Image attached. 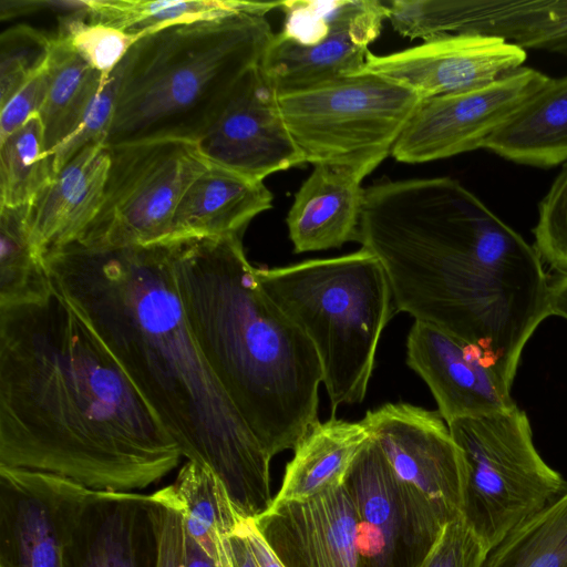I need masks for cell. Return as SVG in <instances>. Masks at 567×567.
I'll return each instance as SVG.
<instances>
[{"label": "cell", "instance_id": "4316f807", "mask_svg": "<svg viewBox=\"0 0 567 567\" xmlns=\"http://www.w3.org/2000/svg\"><path fill=\"white\" fill-rule=\"evenodd\" d=\"M171 487L187 535L220 567H233L228 536L244 517L221 483L209 470L187 461Z\"/></svg>", "mask_w": 567, "mask_h": 567}, {"label": "cell", "instance_id": "f35d334b", "mask_svg": "<svg viewBox=\"0 0 567 567\" xmlns=\"http://www.w3.org/2000/svg\"><path fill=\"white\" fill-rule=\"evenodd\" d=\"M68 14L83 13L87 10V0H2L0 18L8 20L41 11Z\"/></svg>", "mask_w": 567, "mask_h": 567}, {"label": "cell", "instance_id": "2e32d148", "mask_svg": "<svg viewBox=\"0 0 567 567\" xmlns=\"http://www.w3.org/2000/svg\"><path fill=\"white\" fill-rule=\"evenodd\" d=\"M198 144L210 164L257 181L307 163L286 124L279 96L260 65L246 74Z\"/></svg>", "mask_w": 567, "mask_h": 567}, {"label": "cell", "instance_id": "74e56055", "mask_svg": "<svg viewBox=\"0 0 567 567\" xmlns=\"http://www.w3.org/2000/svg\"><path fill=\"white\" fill-rule=\"evenodd\" d=\"M49 85L50 71L49 65H47L13 94L4 105L0 106V141L40 113Z\"/></svg>", "mask_w": 567, "mask_h": 567}, {"label": "cell", "instance_id": "83f0119b", "mask_svg": "<svg viewBox=\"0 0 567 567\" xmlns=\"http://www.w3.org/2000/svg\"><path fill=\"white\" fill-rule=\"evenodd\" d=\"M50 85L39 113L48 154L81 124L107 78L91 68L62 39L53 37L49 59Z\"/></svg>", "mask_w": 567, "mask_h": 567}, {"label": "cell", "instance_id": "484cf974", "mask_svg": "<svg viewBox=\"0 0 567 567\" xmlns=\"http://www.w3.org/2000/svg\"><path fill=\"white\" fill-rule=\"evenodd\" d=\"M280 1L240 0H87L85 17L117 28L135 38L159 29L235 13L266 16Z\"/></svg>", "mask_w": 567, "mask_h": 567}, {"label": "cell", "instance_id": "5bb4252c", "mask_svg": "<svg viewBox=\"0 0 567 567\" xmlns=\"http://www.w3.org/2000/svg\"><path fill=\"white\" fill-rule=\"evenodd\" d=\"M89 489L55 474L0 466V567H70Z\"/></svg>", "mask_w": 567, "mask_h": 567}, {"label": "cell", "instance_id": "7a4b0ae2", "mask_svg": "<svg viewBox=\"0 0 567 567\" xmlns=\"http://www.w3.org/2000/svg\"><path fill=\"white\" fill-rule=\"evenodd\" d=\"M357 241L383 265L395 313L471 344L512 388L527 341L551 316L534 247L450 177L364 188Z\"/></svg>", "mask_w": 567, "mask_h": 567}, {"label": "cell", "instance_id": "d590c367", "mask_svg": "<svg viewBox=\"0 0 567 567\" xmlns=\"http://www.w3.org/2000/svg\"><path fill=\"white\" fill-rule=\"evenodd\" d=\"M488 550L460 518L445 525L419 567H483Z\"/></svg>", "mask_w": 567, "mask_h": 567}, {"label": "cell", "instance_id": "4dcf8cb0", "mask_svg": "<svg viewBox=\"0 0 567 567\" xmlns=\"http://www.w3.org/2000/svg\"><path fill=\"white\" fill-rule=\"evenodd\" d=\"M53 175L39 114L0 141V207L32 203Z\"/></svg>", "mask_w": 567, "mask_h": 567}, {"label": "cell", "instance_id": "b9f144b4", "mask_svg": "<svg viewBox=\"0 0 567 567\" xmlns=\"http://www.w3.org/2000/svg\"><path fill=\"white\" fill-rule=\"evenodd\" d=\"M550 313L567 319V276H559L550 281Z\"/></svg>", "mask_w": 567, "mask_h": 567}, {"label": "cell", "instance_id": "603a6c76", "mask_svg": "<svg viewBox=\"0 0 567 567\" xmlns=\"http://www.w3.org/2000/svg\"><path fill=\"white\" fill-rule=\"evenodd\" d=\"M272 199L264 181L210 164L179 200L167 243L241 235L252 218L272 207Z\"/></svg>", "mask_w": 567, "mask_h": 567}, {"label": "cell", "instance_id": "44dd1931", "mask_svg": "<svg viewBox=\"0 0 567 567\" xmlns=\"http://www.w3.org/2000/svg\"><path fill=\"white\" fill-rule=\"evenodd\" d=\"M110 148L89 145L74 155L29 204L30 239L45 257L80 241L103 203Z\"/></svg>", "mask_w": 567, "mask_h": 567}, {"label": "cell", "instance_id": "f546056e", "mask_svg": "<svg viewBox=\"0 0 567 567\" xmlns=\"http://www.w3.org/2000/svg\"><path fill=\"white\" fill-rule=\"evenodd\" d=\"M483 567H567V492L514 527Z\"/></svg>", "mask_w": 567, "mask_h": 567}, {"label": "cell", "instance_id": "ffe728a7", "mask_svg": "<svg viewBox=\"0 0 567 567\" xmlns=\"http://www.w3.org/2000/svg\"><path fill=\"white\" fill-rule=\"evenodd\" d=\"M152 494L89 489L75 517L70 567H156Z\"/></svg>", "mask_w": 567, "mask_h": 567}, {"label": "cell", "instance_id": "6da1fadb", "mask_svg": "<svg viewBox=\"0 0 567 567\" xmlns=\"http://www.w3.org/2000/svg\"><path fill=\"white\" fill-rule=\"evenodd\" d=\"M182 452L94 330L55 290L0 308V466L135 492Z\"/></svg>", "mask_w": 567, "mask_h": 567}, {"label": "cell", "instance_id": "52a82bcc", "mask_svg": "<svg viewBox=\"0 0 567 567\" xmlns=\"http://www.w3.org/2000/svg\"><path fill=\"white\" fill-rule=\"evenodd\" d=\"M447 426L464 462L462 519L488 551L567 492V481L537 452L529 420L517 405Z\"/></svg>", "mask_w": 567, "mask_h": 567}, {"label": "cell", "instance_id": "7c38bea8", "mask_svg": "<svg viewBox=\"0 0 567 567\" xmlns=\"http://www.w3.org/2000/svg\"><path fill=\"white\" fill-rule=\"evenodd\" d=\"M550 78L522 66L464 92L421 100L391 155L424 163L483 148L488 137Z\"/></svg>", "mask_w": 567, "mask_h": 567}, {"label": "cell", "instance_id": "8fae6325", "mask_svg": "<svg viewBox=\"0 0 567 567\" xmlns=\"http://www.w3.org/2000/svg\"><path fill=\"white\" fill-rule=\"evenodd\" d=\"M343 484L355 512L361 567H419L449 524L393 472L371 435Z\"/></svg>", "mask_w": 567, "mask_h": 567}, {"label": "cell", "instance_id": "8d00e7d4", "mask_svg": "<svg viewBox=\"0 0 567 567\" xmlns=\"http://www.w3.org/2000/svg\"><path fill=\"white\" fill-rule=\"evenodd\" d=\"M152 496L158 538L156 567H185V526L174 492L168 485Z\"/></svg>", "mask_w": 567, "mask_h": 567}, {"label": "cell", "instance_id": "1f68e13d", "mask_svg": "<svg viewBox=\"0 0 567 567\" xmlns=\"http://www.w3.org/2000/svg\"><path fill=\"white\" fill-rule=\"evenodd\" d=\"M85 13L59 18L55 37L70 48L91 68L107 78L123 61L137 38L107 24L92 22Z\"/></svg>", "mask_w": 567, "mask_h": 567}, {"label": "cell", "instance_id": "cb8c5ba5", "mask_svg": "<svg viewBox=\"0 0 567 567\" xmlns=\"http://www.w3.org/2000/svg\"><path fill=\"white\" fill-rule=\"evenodd\" d=\"M483 148L522 165L567 163V75L549 82L517 109Z\"/></svg>", "mask_w": 567, "mask_h": 567}, {"label": "cell", "instance_id": "60d3db41", "mask_svg": "<svg viewBox=\"0 0 567 567\" xmlns=\"http://www.w3.org/2000/svg\"><path fill=\"white\" fill-rule=\"evenodd\" d=\"M241 519L228 536L233 567H259L243 530Z\"/></svg>", "mask_w": 567, "mask_h": 567}, {"label": "cell", "instance_id": "5b68a950", "mask_svg": "<svg viewBox=\"0 0 567 567\" xmlns=\"http://www.w3.org/2000/svg\"><path fill=\"white\" fill-rule=\"evenodd\" d=\"M275 33L266 16L235 13L140 37L120 63L107 146L179 138L199 142Z\"/></svg>", "mask_w": 567, "mask_h": 567}, {"label": "cell", "instance_id": "30bf717a", "mask_svg": "<svg viewBox=\"0 0 567 567\" xmlns=\"http://www.w3.org/2000/svg\"><path fill=\"white\" fill-rule=\"evenodd\" d=\"M284 27L260 70L278 96L359 73L388 19L379 0L282 1Z\"/></svg>", "mask_w": 567, "mask_h": 567}, {"label": "cell", "instance_id": "ab89813d", "mask_svg": "<svg viewBox=\"0 0 567 567\" xmlns=\"http://www.w3.org/2000/svg\"><path fill=\"white\" fill-rule=\"evenodd\" d=\"M241 527L259 567H284L260 535L252 518H243Z\"/></svg>", "mask_w": 567, "mask_h": 567}, {"label": "cell", "instance_id": "d6a6232c", "mask_svg": "<svg viewBox=\"0 0 567 567\" xmlns=\"http://www.w3.org/2000/svg\"><path fill=\"white\" fill-rule=\"evenodd\" d=\"M53 37L27 24L0 35V106L4 105L49 62Z\"/></svg>", "mask_w": 567, "mask_h": 567}, {"label": "cell", "instance_id": "9a60e30c", "mask_svg": "<svg viewBox=\"0 0 567 567\" xmlns=\"http://www.w3.org/2000/svg\"><path fill=\"white\" fill-rule=\"evenodd\" d=\"M361 422L403 482L425 495L447 523L462 518L463 455L439 412L385 403Z\"/></svg>", "mask_w": 567, "mask_h": 567}, {"label": "cell", "instance_id": "9c48e42d", "mask_svg": "<svg viewBox=\"0 0 567 567\" xmlns=\"http://www.w3.org/2000/svg\"><path fill=\"white\" fill-rule=\"evenodd\" d=\"M109 148L102 206L75 245L117 250L167 243L179 200L210 165L198 142L163 138Z\"/></svg>", "mask_w": 567, "mask_h": 567}, {"label": "cell", "instance_id": "7bdbcfd3", "mask_svg": "<svg viewBox=\"0 0 567 567\" xmlns=\"http://www.w3.org/2000/svg\"><path fill=\"white\" fill-rule=\"evenodd\" d=\"M185 567H220L185 530Z\"/></svg>", "mask_w": 567, "mask_h": 567}, {"label": "cell", "instance_id": "e575fe53", "mask_svg": "<svg viewBox=\"0 0 567 567\" xmlns=\"http://www.w3.org/2000/svg\"><path fill=\"white\" fill-rule=\"evenodd\" d=\"M120 83L116 68L91 102L79 127L51 155L54 174L89 145L105 144L112 126Z\"/></svg>", "mask_w": 567, "mask_h": 567}, {"label": "cell", "instance_id": "3957f363", "mask_svg": "<svg viewBox=\"0 0 567 567\" xmlns=\"http://www.w3.org/2000/svg\"><path fill=\"white\" fill-rule=\"evenodd\" d=\"M55 290L94 330L178 445L209 470L244 518L269 508L270 460L200 350L168 243L71 245L45 257Z\"/></svg>", "mask_w": 567, "mask_h": 567}, {"label": "cell", "instance_id": "ac0fdd59", "mask_svg": "<svg viewBox=\"0 0 567 567\" xmlns=\"http://www.w3.org/2000/svg\"><path fill=\"white\" fill-rule=\"evenodd\" d=\"M406 363L427 384L446 424L516 406L512 388L477 349L430 323L411 327Z\"/></svg>", "mask_w": 567, "mask_h": 567}, {"label": "cell", "instance_id": "277c9868", "mask_svg": "<svg viewBox=\"0 0 567 567\" xmlns=\"http://www.w3.org/2000/svg\"><path fill=\"white\" fill-rule=\"evenodd\" d=\"M168 245L188 326L214 373L271 457L295 450L319 421L315 346L261 287L241 235Z\"/></svg>", "mask_w": 567, "mask_h": 567}, {"label": "cell", "instance_id": "e0dca14e", "mask_svg": "<svg viewBox=\"0 0 567 567\" xmlns=\"http://www.w3.org/2000/svg\"><path fill=\"white\" fill-rule=\"evenodd\" d=\"M526 58L525 50L495 37L446 34L385 55L369 51L359 73L395 80L423 100L489 84L522 68Z\"/></svg>", "mask_w": 567, "mask_h": 567}, {"label": "cell", "instance_id": "d6986e66", "mask_svg": "<svg viewBox=\"0 0 567 567\" xmlns=\"http://www.w3.org/2000/svg\"><path fill=\"white\" fill-rule=\"evenodd\" d=\"M252 519L284 567H361L355 512L344 484L306 501L272 502Z\"/></svg>", "mask_w": 567, "mask_h": 567}, {"label": "cell", "instance_id": "7402d4cb", "mask_svg": "<svg viewBox=\"0 0 567 567\" xmlns=\"http://www.w3.org/2000/svg\"><path fill=\"white\" fill-rule=\"evenodd\" d=\"M313 166L287 216L289 237L298 254L338 248L359 236L363 179L344 168Z\"/></svg>", "mask_w": 567, "mask_h": 567}, {"label": "cell", "instance_id": "f1b7e54d", "mask_svg": "<svg viewBox=\"0 0 567 567\" xmlns=\"http://www.w3.org/2000/svg\"><path fill=\"white\" fill-rule=\"evenodd\" d=\"M29 204L0 207V308L41 303L55 288L45 260L33 247Z\"/></svg>", "mask_w": 567, "mask_h": 567}, {"label": "cell", "instance_id": "ba28073f", "mask_svg": "<svg viewBox=\"0 0 567 567\" xmlns=\"http://www.w3.org/2000/svg\"><path fill=\"white\" fill-rule=\"evenodd\" d=\"M421 100L395 80L359 73L281 95L279 104L307 163L363 179L391 155Z\"/></svg>", "mask_w": 567, "mask_h": 567}, {"label": "cell", "instance_id": "d4e9b609", "mask_svg": "<svg viewBox=\"0 0 567 567\" xmlns=\"http://www.w3.org/2000/svg\"><path fill=\"white\" fill-rule=\"evenodd\" d=\"M370 437L361 421L331 416L317 421L295 447L275 503L300 502L343 485L360 450Z\"/></svg>", "mask_w": 567, "mask_h": 567}, {"label": "cell", "instance_id": "4fadbf2b", "mask_svg": "<svg viewBox=\"0 0 567 567\" xmlns=\"http://www.w3.org/2000/svg\"><path fill=\"white\" fill-rule=\"evenodd\" d=\"M386 7L393 29L410 39L483 34L567 55V0H393Z\"/></svg>", "mask_w": 567, "mask_h": 567}, {"label": "cell", "instance_id": "8992f818", "mask_svg": "<svg viewBox=\"0 0 567 567\" xmlns=\"http://www.w3.org/2000/svg\"><path fill=\"white\" fill-rule=\"evenodd\" d=\"M266 293L315 346L332 416L342 404L361 403L380 336L395 315L391 285L371 251L256 268Z\"/></svg>", "mask_w": 567, "mask_h": 567}, {"label": "cell", "instance_id": "836d02e7", "mask_svg": "<svg viewBox=\"0 0 567 567\" xmlns=\"http://www.w3.org/2000/svg\"><path fill=\"white\" fill-rule=\"evenodd\" d=\"M535 250L560 276H567V163L538 206Z\"/></svg>", "mask_w": 567, "mask_h": 567}]
</instances>
